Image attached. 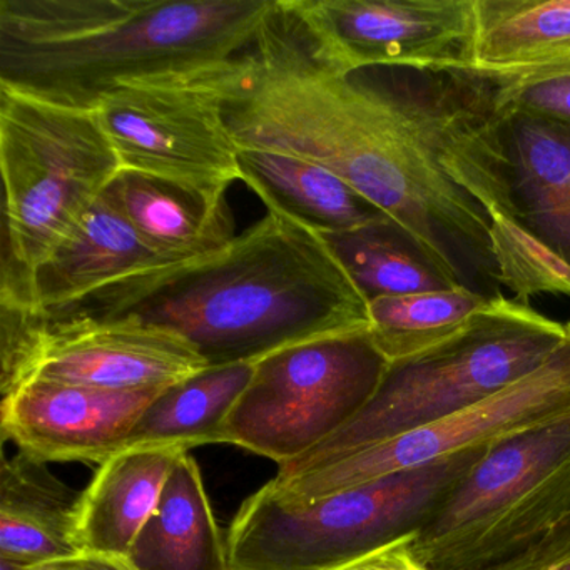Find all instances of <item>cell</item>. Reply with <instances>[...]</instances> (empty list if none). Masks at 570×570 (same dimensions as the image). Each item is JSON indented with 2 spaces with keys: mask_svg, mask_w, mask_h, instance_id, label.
I'll list each match as a JSON object with an SVG mask.
<instances>
[{
  "mask_svg": "<svg viewBox=\"0 0 570 570\" xmlns=\"http://www.w3.org/2000/svg\"><path fill=\"white\" fill-rule=\"evenodd\" d=\"M181 453L175 446H129L102 463L79 500L81 550L128 556Z\"/></svg>",
  "mask_w": 570,
  "mask_h": 570,
  "instance_id": "ac0fdd59",
  "label": "cell"
},
{
  "mask_svg": "<svg viewBox=\"0 0 570 570\" xmlns=\"http://www.w3.org/2000/svg\"><path fill=\"white\" fill-rule=\"evenodd\" d=\"M0 306L39 312V268L121 175V163L96 111L0 86Z\"/></svg>",
  "mask_w": 570,
  "mask_h": 570,
  "instance_id": "277c9868",
  "label": "cell"
},
{
  "mask_svg": "<svg viewBox=\"0 0 570 570\" xmlns=\"http://www.w3.org/2000/svg\"><path fill=\"white\" fill-rule=\"evenodd\" d=\"M567 323L495 296L445 342L390 363L365 409L275 479L332 465L352 453L470 409L535 372L566 342Z\"/></svg>",
  "mask_w": 570,
  "mask_h": 570,
  "instance_id": "5b68a950",
  "label": "cell"
},
{
  "mask_svg": "<svg viewBox=\"0 0 570 570\" xmlns=\"http://www.w3.org/2000/svg\"><path fill=\"white\" fill-rule=\"evenodd\" d=\"M322 238L366 302L460 286L392 219Z\"/></svg>",
  "mask_w": 570,
  "mask_h": 570,
  "instance_id": "603a6c76",
  "label": "cell"
},
{
  "mask_svg": "<svg viewBox=\"0 0 570 570\" xmlns=\"http://www.w3.org/2000/svg\"><path fill=\"white\" fill-rule=\"evenodd\" d=\"M570 59V0H475L465 69L509 71Z\"/></svg>",
  "mask_w": 570,
  "mask_h": 570,
  "instance_id": "7402d4cb",
  "label": "cell"
},
{
  "mask_svg": "<svg viewBox=\"0 0 570 570\" xmlns=\"http://www.w3.org/2000/svg\"><path fill=\"white\" fill-rule=\"evenodd\" d=\"M430 95H400L336 75L298 29L269 19L252 49L213 82L238 149H266L323 166L379 206L460 286L500 296L485 209L446 168L456 102L443 72Z\"/></svg>",
  "mask_w": 570,
  "mask_h": 570,
  "instance_id": "6da1fadb",
  "label": "cell"
},
{
  "mask_svg": "<svg viewBox=\"0 0 570 570\" xmlns=\"http://www.w3.org/2000/svg\"><path fill=\"white\" fill-rule=\"evenodd\" d=\"M21 570H136L126 557L111 556V553L82 552L65 559L51 560L41 566L29 567Z\"/></svg>",
  "mask_w": 570,
  "mask_h": 570,
  "instance_id": "f1b7e54d",
  "label": "cell"
},
{
  "mask_svg": "<svg viewBox=\"0 0 570 570\" xmlns=\"http://www.w3.org/2000/svg\"><path fill=\"white\" fill-rule=\"evenodd\" d=\"M569 462L570 416L497 440L410 539V550L426 569H445Z\"/></svg>",
  "mask_w": 570,
  "mask_h": 570,
  "instance_id": "7c38bea8",
  "label": "cell"
},
{
  "mask_svg": "<svg viewBox=\"0 0 570 570\" xmlns=\"http://www.w3.org/2000/svg\"><path fill=\"white\" fill-rule=\"evenodd\" d=\"M370 330L315 340L255 363L222 443L293 462L348 425L389 370Z\"/></svg>",
  "mask_w": 570,
  "mask_h": 570,
  "instance_id": "52a82bcc",
  "label": "cell"
},
{
  "mask_svg": "<svg viewBox=\"0 0 570 570\" xmlns=\"http://www.w3.org/2000/svg\"><path fill=\"white\" fill-rule=\"evenodd\" d=\"M238 159L242 181L269 213L315 235H338L390 222L345 179L315 163L266 149H239Z\"/></svg>",
  "mask_w": 570,
  "mask_h": 570,
  "instance_id": "e0dca14e",
  "label": "cell"
},
{
  "mask_svg": "<svg viewBox=\"0 0 570 570\" xmlns=\"http://www.w3.org/2000/svg\"><path fill=\"white\" fill-rule=\"evenodd\" d=\"M255 363L216 366L166 386L139 416L128 446L189 450L222 443L223 429L252 382Z\"/></svg>",
  "mask_w": 570,
  "mask_h": 570,
  "instance_id": "44dd1931",
  "label": "cell"
},
{
  "mask_svg": "<svg viewBox=\"0 0 570 570\" xmlns=\"http://www.w3.org/2000/svg\"><path fill=\"white\" fill-rule=\"evenodd\" d=\"M175 263L181 262L142 238L105 193L39 268L36 303L42 315H52L122 279Z\"/></svg>",
  "mask_w": 570,
  "mask_h": 570,
  "instance_id": "5bb4252c",
  "label": "cell"
},
{
  "mask_svg": "<svg viewBox=\"0 0 570 570\" xmlns=\"http://www.w3.org/2000/svg\"><path fill=\"white\" fill-rule=\"evenodd\" d=\"M0 570H21L18 567L11 566V563L0 562Z\"/></svg>",
  "mask_w": 570,
  "mask_h": 570,
  "instance_id": "f546056e",
  "label": "cell"
},
{
  "mask_svg": "<svg viewBox=\"0 0 570 570\" xmlns=\"http://www.w3.org/2000/svg\"><path fill=\"white\" fill-rule=\"evenodd\" d=\"M75 492L48 463L18 452L0 465V562L18 569L82 552Z\"/></svg>",
  "mask_w": 570,
  "mask_h": 570,
  "instance_id": "2e32d148",
  "label": "cell"
},
{
  "mask_svg": "<svg viewBox=\"0 0 570 570\" xmlns=\"http://www.w3.org/2000/svg\"><path fill=\"white\" fill-rule=\"evenodd\" d=\"M557 570H570V563H567V566L559 567Z\"/></svg>",
  "mask_w": 570,
  "mask_h": 570,
  "instance_id": "4dcf8cb0",
  "label": "cell"
},
{
  "mask_svg": "<svg viewBox=\"0 0 570 570\" xmlns=\"http://www.w3.org/2000/svg\"><path fill=\"white\" fill-rule=\"evenodd\" d=\"M126 559L136 570H229L198 463L181 453Z\"/></svg>",
  "mask_w": 570,
  "mask_h": 570,
  "instance_id": "d6986e66",
  "label": "cell"
},
{
  "mask_svg": "<svg viewBox=\"0 0 570 570\" xmlns=\"http://www.w3.org/2000/svg\"><path fill=\"white\" fill-rule=\"evenodd\" d=\"M493 298L465 286L370 299V336L390 363L449 340Z\"/></svg>",
  "mask_w": 570,
  "mask_h": 570,
  "instance_id": "cb8c5ba5",
  "label": "cell"
},
{
  "mask_svg": "<svg viewBox=\"0 0 570 570\" xmlns=\"http://www.w3.org/2000/svg\"><path fill=\"white\" fill-rule=\"evenodd\" d=\"M309 55L336 75L372 68L456 72L470 66L475 0H279Z\"/></svg>",
  "mask_w": 570,
  "mask_h": 570,
  "instance_id": "30bf717a",
  "label": "cell"
},
{
  "mask_svg": "<svg viewBox=\"0 0 570 570\" xmlns=\"http://www.w3.org/2000/svg\"><path fill=\"white\" fill-rule=\"evenodd\" d=\"M276 0H0V86L95 111L111 89L248 51Z\"/></svg>",
  "mask_w": 570,
  "mask_h": 570,
  "instance_id": "3957f363",
  "label": "cell"
},
{
  "mask_svg": "<svg viewBox=\"0 0 570 570\" xmlns=\"http://www.w3.org/2000/svg\"><path fill=\"white\" fill-rule=\"evenodd\" d=\"M196 76L118 86L95 111L122 171L223 203L242 181L239 149L222 102Z\"/></svg>",
  "mask_w": 570,
  "mask_h": 570,
  "instance_id": "9c48e42d",
  "label": "cell"
},
{
  "mask_svg": "<svg viewBox=\"0 0 570 570\" xmlns=\"http://www.w3.org/2000/svg\"><path fill=\"white\" fill-rule=\"evenodd\" d=\"M569 416L570 322L566 342L543 365L490 399L432 425L360 450L332 465L288 480L273 479L265 487L289 502H313L338 490L429 465Z\"/></svg>",
  "mask_w": 570,
  "mask_h": 570,
  "instance_id": "8fae6325",
  "label": "cell"
},
{
  "mask_svg": "<svg viewBox=\"0 0 570 570\" xmlns=\"http://www.w3.org/2000/svg\"><path fill=\"white\" fill-rule=\"evenodd\" d=\"M159 390H108L32 379L2 395L0 433L39 462H108Z\"/></svg>",
  "mask_w": 570,
  "mask_h": 570,
  "instance_id": "4fadbf2b",
  "label": "cell"
},
{
  "mask_svg": "<svg viewBox=\"0 0 570 570\" xmlns=\"http://www.w3.org/2000/svg\"><path fill=\"white\" fill-rule=\"evenodd\" d=\"M570 563V513L507 570H557Z\"/></svg>",
  "mask_w": 570,
  "mask_h": 570,
  "instance_id": "4316f807",
  "label": "cell"
},
{
  "mask_svg": "<svg viewBox=\"0 0 570 570\" xmlns=\"http://www.w3.org/2000/svg\"><path fill=\"white\" fill-rule=\"evenodd\" d=\"M106 195L142 238L178 262L212 255L238 236L228 203H212L148 176L121 171Z\"/></svg>",
  "mask_w": 570,
  "mask_h": 570,
  "instance_id": "ffe728a7",
  "label": "cell"
},
{
  "mask_svg": "<svg viewBox=\"0 0 570 570\" xmlns=\"http://www.w3.org/2000/svg\"><path fill=\"white\" fill-rule=\"evenodd\" d=\"M410 539L382 547L336 570H429L410 550Z\"/></svg>",
  "mask_w": 570,
  "mask_h": 570,
  "instance_id": "83f0119b",
  "label": "cell"
},
{
  "mask_svg": "<svg viewBox=\"0 0 570 570\" xmlns=\"http://www.w3.org/2000/svg\"><path fill=\"white\" fill-rule=\"evenodd\" d=\"M490 445L313 502H289L263 487L233 520L226 542L229 570H336L412 539Z\"/></svg>",
  "mask_w": 570,
  "mask_h": 570,
  "instance_id": "8992f818",
  "label": "cell"
},
{
  "mask_svg": "<svg viewBox=\"0 0 570 570\" xmlns=\"http://www.w3.org/2000/svg\"><path fill=\"white\" fill-rule=\"evenodd\" d=\"M490 116L515 218L570 265V126L520 112Z\"/></svg>",
  "mask_w": 570,
  "mask_h": 570,
  "instance_id": "9a60e30c",
  "label": "cell"
},
{
  "mask_svg": "<svg viewBox=\"0 0 570 570\" xmlns=\"http://www.w3.org/2000/svg\"><path fill=\"white\" fill-rule=\"evenodd\" d=\"M72 316L171 330L209 368L370 330L368 302L325 239L269 212L219 252L122 279L46 318Z\"/></svg>",
  "mask_w": 570,
  "mask_h": 570,
  "instance_id": "7a4b0ae2",
  "label": "cell"
},
{
  "mask_svg": "<svg viewBox=\"0 0 570 570\" xmlns=\"http://www.w3.org/2000/svg\"><path fill=\"white\" fill-rule=\"evenodd\" d=\"M456 75L490 115L520 112L570 126V65L509 71L462 69Z\"/></svg>",
  "mask_w": 570,
  "mask_h": 570,
  "instance_id": "d4e9b609",
  "label": "cell"
},
{
  "mask_svg": "<svg viewBox=\"0 0 570 570\" xmlns=\"http://www.w3.org/2000/svg\"><path fill=\"white\" fill-rule=\"evenodd\" d=\"M178 333L135 316L46 318L0 306L2 395L32 379L108 390H159L208 370Z\"/></svg>",
  "mask_w": 570,
  "mask_h": 570,
  "instance_id": "ba28073f",
  "label": "cell"
},
{
  "mask_svg": "<svg viewBox=\"0 0 570 570\" xmlns=\"http://www.w3.org/2000/svg\"><path fill=\"white\" fill-rule=\"evenodd\" d=\"M487 215L497 278L515 302L529 305L530 298L542 293L570 296V265L562 256L530 233L515 216L502 212Z\"/></svg>",
  "mask_w": 570,
  "mask_h": 570,
  "instance_id": "484cf974",
  "label": "cell"
}]
</instances>
